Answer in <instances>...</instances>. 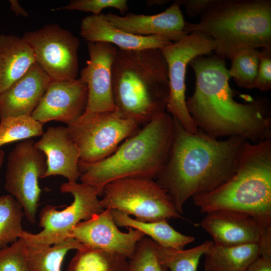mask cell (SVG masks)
Listing matches in <instances>:
<instances>
[{
  "instance_id": "obj_34",
  "label": "cell",
  "mask_w": 271,
  "mask_h": 271,
  "mask_svg": "<svg viewBox=\"0 0 271 271\" xmlns=\"http://www.w3.org/2000/svg\"><path fill=\"white\" fill-rule=\"evenodd\" d=\"M176 1L180 6H184L188 15L194 17L200 16L213 0H176Z\"/></svg>"
},
{
  "instance_id": "obj_26",
  "label": "cell",
  "mask_w": 271,
  "mask_h": 271,
  "mask_svg": "<svg viewBox=\"0 0 271 271\" xmlns=\"http://www.w3.org/2000/svg\"><path fill=\"white\" fill-rule=\"evenodd\" d=\"M207 240L188 249L166 248L158 245V254L161 263L170 271H197L201 257L213 245Z\"/></svg>"
},
{
  "instance_id": "obj_5",
  "label": "cell",
  "mask_w": 271,
  "mask_h": 271,
  "mask_svg": "<svg viewBox=\"0 0 271 271\" xmlns=\"http://www.w3.org/2000/svg\"><path fill=\"white\" fill-rule=\"evenodd\" d=\"M192 199L202 213L233 210L271 224V138L248 141L233 175L214 190Z\"/></svg>"
},
{
  "instance_id": "obj_19",
  "label": "cell",
  "mask_w": 271,
  "mask_h": 271,
  "mask_svg": "<svg viewBox=\"0 0 271 271\" xmlns=\"http://www.w3.org/2000/svg\"><path fill=\"white\" fill-rule=\"evenodd\" d=\"M51 80L35 62L24 75L0 94V119L32 115Z\"/></svg>"
},
{
  "instance_id": "obj_23",
  "label": "cell",
  "mask_w": 271,
  "mask_h": 271,
  "mask_svg": "<svg viewBox=\"0 0 271 271\" xmlns=\"http://www.w3.org/2000/svg\"><path fill=\"white\" fill-rule=\"evenodd\" d=\"M203 256L205 271H245L260 253L258 243L232 246L213 244Z\"/></svg>"
},
{
  "instance_id": "obj_32",
  "label": "cell",
  "mask_w": 271,
  "mask_h": 271,
  "mask_svg": "<svg viewBox=\"0 0 271 271\" xmlns=\"http://www.w3.org/2000/svg\"><path fill=\"white\" fill-rule=\"evenodd\" d=\"M108 8L118 10L121 14L128 10L126 0H72L66 6L53 9V11L76 10L90 12L92 15H99L101 11Z\"/></svg>"
},
{
  "instance_id": "obj_12",
  "label": "cell",
  "mask_w": 271,
  "mask_h": 271,
  "mask_svg": "<svg viewBox=\"0 0 271 271\" xmlns=\"http://www.w3.org/2000/svg\"><path fill=\"white\" fill-rule=\"evenodd\" d=\"M36 62L52 80L75 79L78 73V38L57 24L26 32L22 37Z\"/></svg>"
},
{
  "instance_id": "obj_11",
  "label": "cell",
  "mask_w": 271,
  "mask_h": 271,
  "mask_svg": "<svg viewBox=\"0 0 271 271\" xmlns=\"http://www.w3.org/2000/svg\"><path fill=\"white\" fill-rule=\"evenodd\" d=\"M32 139L17 144L8 157L4 187L20 204L28 221L35 224L42 190L39 185L47 170L46 157Z\"/></svg>"
},
{
  "instance_id": "obj_18",
  "label": "cell",
  "mask_w": 271,
  "mask_h": 271,
  "mask_svg": "<svg viewBox=\"0 0 271 271\" xmlns=\"http://www.w3.org/2000/svg\"><path fill=\"white\" fill-rule=\"evenodd\" d=\"M34 145L46 157L47 170L43 178L58 175L69 182H77L81 174L78 166L80 152L70 139L66 126L48 127Z\"/></svg>"
},
{
  "instance_id": "obj_14",
  "label": "cell",
  "mask_w": 271,
  "mask_h": 271,
  "mask_svg": "<svg viewBox=\"0 0 271 271\" xmlns=\"http://www.w3.org/2000/svg\"><path fill=\"white\" fill-rule=\"evenodd\" d=\"M127 228L126 232L120 231L113 220L111 209L106 208L90 219L78 223L70 238L85 246L116 252L129 259L138 242L145 235L138 229Z\"/></svg>"
},
{
  "instance_id": "obj_30",
  "label": "cell",
  "mask_w": 271,
  "mask_h": 271,
  "mask_svg": "<svg viewBox=\"0 0 271 271\" xmlns=\"http://www.w3.org/2000/svg\"><path fill=\"white\" fill-rule=\"evenodd\" d=\"M158 244L147 236L137 243L129 260V271H170L160 262Z\"/></svg>"
},
{
  "instance_id": "obj_1",
  "label": "cell",
  "mask_w": 271,
  "mask_h": 271,
  "mask_svg": "<svg viewBox=\"0 0 271 271\" xmlns=\"http://www.w3.org/2000/svg\"><path fill=\"white\" fill-rule=\"evenodd\" d=\"M189 65L195 73V86L186 104L200 130L216 139L239 137L253 143L271 138L269 100L235 101L224 59L216 54L200 55Z\"/></svg>"
},
{
  "instance_id": "obj_35",
  "label": "cell",
  "mask_w": 271,
  "mask_h": 271,
  "mask_svg": "<svg viewBox=\"0 0 271 271\" xmlns=\"http://www.w3.org/2000/svg\"><path fill=\"white\" fill-rule=\"evenodd\" d=\"M258 244L260 256L271 257V225L265 228Z\"/></svg>"
},
{
  "instance_id": "obj_37",
  "label": "cell",
  "mask_w": 271,
  "mask_h": 271,
  "mask_svg": "<svg viewBox=\"0 0 271 271\" xmlns=\"http://www.w3.org/2000/svg\"><path fill=\"white\" fill-rule=\"evenodd\" d=\"M10 9L17 16L28 17L29 14L17 0H10Z\"/></svg>"
},
{
  "instance_id": "obj_16",
  "label": "cell",
  "mask_w": 271,
  "mask_h": 271,
  "mask_svg": "<svg viewBox=\"0 0 271 271\" xmlns=\"http://www.w3.org/2000/svg\"><path fill=\"white\" fill-rule=\"evenodd\" d=\"M206 214L200 225L211 236L217 246L258 243L265 228L271 225L239 211L219 209Z\"/></svg>"
},
{
  "instance_id": "obj_22",
  "label": "cell",
  "mask_w": 271,
  "mask_h": 271,
  "mask_svg": "<svg viewBox=\"0 0 271 271\" xmlns=\"http://www.w3.org/2000/svg\"><path fill=\"white\" fill-rule=\"evenodd\" d=\"M113 220L117 226L130 227L142 232L160 246L182 249L194 242V237L184 235L176 230L164 220L154 222H143L133 219L119 211L111 209Z\"/></svg>"
},
{
  "instance_id": "obj_25",
  "label": "cell",
  "mask_w": 271,
  "mask_h": 271,
  "mask_svg": "<svg viewBox=\"0 0 271 271\" xmlns=\"http://www.w3.org/2000/svg\"><path fill=\"white\" fill-rule=\"evenodd\" d=\"M84 246L73 238L50 246L27 245L28 271H61L68 252Z\"/></svg>"
},
{
  "instance_id": "obj_4",
  "label": "cell",
  "mask_w": 271,
  "mask_h": 271,
  "mask_svg": "<svg viewBox=\"0 0 271 271\" xmlns=\"http://www.w3.org/2000/svg\"><path fill=\"white\" fill-rule=\"evenodd\" d=\"M174 118L166 112L126 139L109 156L79 167L81 183L101 196L104 187L127 177L157 178L168 158L173 140Z\"/></svg>"
},
{
  "instance_id": "obj_7",
  "label": "cell",
  "mask_w": 271,
  "mask_h": 271,
  "mask_svg": "<svg viewBox=\"0 0 271 271\" xmlns=\"http://www.w3.org/2000/svg\"><path fill=\"white\" fill-rule=\"evenodd\" d=\"M100 199L104 209L132 215L143 222L184 218L176 209L166 191L153 179L127 177L104 188Z\"/></svg>"
},
{
  "instance_id": "obj_33",
  "label": "cell",
  "mask_w": 271,
  "mask_h": 271,
  "mask_svg": "<svg viewBox=\"0 0 271 271\" xmlns=\"http://www.w3.org/2000/svg\"><path fill=\"white\" fill-rule=\"evenodd\" d=\"M253 88L261 91L271 89V47L259 50V64Z\"/></svg>"
},
{
  "instance_id": "obj_9",
  "label": "cell",
  "mask_w": 271,
  "mask_h": 271,
  "mask_svg": "<svg viewBox=\"0 0 271 271\" xmlns=\"http://www.w3.org/2000/svg\"><path fill=\"white\" fill-rule=\"evenodd\" d=\"M140 125L116 111L85 113L67 125L70 139L79 152V168L111 155L127 138L138 132Z\"/></svg>"
},
{
  "instance_id": "obj_31",
  "label": "cell",
  "mask_w": 271,
  "mask_h": 271,
  "mask_svg": "<svg viewBox=\"0 0 271 271\" xmlns=\"http://www.w3.org/2000/svg\"><path fill=\"white\" fill-rule=\"evenodd\" d=\"M0 271H28L27 247L21 238L0 248Z\"/></svg>"
},
{
  "instance_id": "obj_27",
  "label": "cell",
  "mask_w": 271,
  "mask_h": 271,
  "mask_svg": "<svg viewBox=\"0 0 271 271\" xmlns=\"http://www.w3.org/2000/svg\"><path fill=\"white\" fill-rule=\"evenodd\" d=\"M24 215L22 207L12 196H0V248L20 238Z\"/></svg>"
},
{
  "instance_id": "obj_17",
  "label": "cell",
  "mask_w": 271,
  "mask_h": 271,
  "mask_svg": "<svg viewBox=\"0 0 271 271\" xmlns=\"http://www.w3.org/2000/svg\"><path fill=\"white\" fill-rule=\"evenodd\" d=\"M103 16L113 26L136 35L162 36L175 42L189 34L185 30L186 21L180 5L176 1L164 12L157 14L128 13L121 16L108 13Z\"/></svg>"
},
{
  "instance_id": "obj_36",
  "label": "cell",
  "mask_w": 271,
  "mask_h": 271,
  "mask_svg": "<svg viewBox=\"0 0 271 271\" xmlns=\"http://www.w3.org/2000/svg\"><path fill=\"white\" fill-rule=\"evenodd\" d=\"M245 271H271V257L260 256Z\"/></svg>"
},
{
  "instance_id": "obj_28",
  "label": "cell",
  "mask_w": 271,
  "mask_h": 271,
  "mask_svg": "<svg viewBox=\"0 0 271 271\" xmlns=\"http://www.w3.org/2000/svg\"><path fill=\"white\" fill-rule=\"evenodd\" d=\"M43 124L27 115L11 116L0 119V147L14 142L41 137Z\"/></svg>"
},
{
  "instance_id": "obj_13",
  "label": "cell",
  "mask_w": 271,
  "mask_h": 271,
  "mask_svg": "<svg viewBox=\"0 0 271 271\" xmlns=\"http://www.w3.org/2000/svg\"><path fill=\"white\" fill-rule=\"evenodd\" d=\"M87 48L89 58L81 71L80 77L88 90L84 112L115 111L112 91V65L117 48L102 42H88Z\"/></svg>"
},
{
  "instance_id": "obj_6",
  "label": "cell",
  "mask_w": 271,
  "mask_h": 271,
  "mask_svg": "<svg viewBox=\"0 0 271 271\" xmlns=\"http://www.w3.org/2000/svg\"><path fill=\"white\" fill-rule=\"evenodd\" d=\"M185 30L210 37L224 59L243 48L271 47V1L213 0L198 23L186 21Z\"/></svg>"
},
{
  "instance_id": "obj_3",
  "label": "cell",
  "mask_w": 271,
  "mask_h": 271,
  "mask_svg": "<svg viewBox=\"0 0 271 271\" xmlns=\"http://www.w3.org/2000/svg\"><path fill=\"white\" fill-rule=\"evenodd\" d=\"M169 91L168 66L160 49L117 48L112 91L120 116L145 125L165 112Z\"/></svg>"
},
{
  "instance_id": "obj_24",
  "label": "cell",
  "mask_w": 271,
  "mask_h": 271,
  "mask_svg": "<svg viewBox=\"0 0 271 271\" xmlns=\"http://www.w3.org/2000/svg\"><path fill=\"white\" fill-rule=\"evenodd\" d=\"M66 271H129V260L119 253L84 245L76 250Z\"/></svg>"
},
{
  "instance_id": "obj_39",
  "label": "cell",
  "mask_w": 271,
  "mask_h": 271,
  "mask_svg": "<svg viewBox=\"0 0 271 271\" xmlns=\"http://www.w3.org/2000/svg\"><path fill=\"white\" fill-rule=\"evenodd\" d=\"M4 156L5 154L3 150L0 149V170L2 167L4 162Z\"/></svg>"
},
{
  "instance_id": "obj_29",
  "label": "cell",
  "mask_w": 271,
  "mask_h": 271,
  "mask_svg": "<svg viewBox=\"0 0 271 271\" xmlns=\"http://www.w3.org/2000/svg\"><path fill=\"white\" fill-rule=\"evenodd\" d=\"M259 50L246 48L235 52L230 58L228 73L236 84L246 89H252L259 64Z\"/></svg>"
},
{
  "instance_id": "obj_20",
  "label": "cell",
  "mask_w": 271,
  "mask_h": 271,
  "mask_svg": "<svg viewBox=\"0 0 271 271\" xmlns=\"http://www.w3.org/2000/svg\"><path fill=\"white\" fill-rule=\"evenodd\" d=\"M80 35L87 42L108 43L125 50H161L172 43L162 36H142L126 32L111 25L103 14L92 15L83 18Z\"/></svg>"
},
{
  "instance_id": "obj_38",
  "label": "cell",
  "mask_w": 271,
  "mask_h": 271,
  "mask_svg": "<svg viewBox=\"0 0 271 271\" xmlns=\"http://www.w3.org/2000/svg\"><path fill=\"white\" fill-rule=\"evenodd\" d=\"M168 1L166 0H154V1H149L147 3L149 6H152L154 5H163L168 3Z\"/></svg>"
},
{
  "instance_id": "obj_8",
  "label": "cell",
  "mask_w": 271,
  "mask_h": 271,
  "mask_svg": "<svg viewBox=\"0 0 271 271\" xmlns=\"http://www.w3.org/2000/svg\"><path fill=\"white\" fill-rule=\"evenodd\" d=\"M60 191L73 197L72 203L65 209L58 210L47 205L39 214L40 232L32 233L23 230L20 238L28 246H50L70 238L73 228L81 221L90 219L104 209L97 191L92 186L77 182L61 184Z\"/></svg>"
},
{
  "instance_id": "obj_21",
  "label": "cell",
  "mask_w": 271,
  "mask_h": 271,
  "mask_svg": "<svg viewBox=\"0 0 271 271\" xmlns=\"http://www.w3.org/2000/svg\"><path fill=\"white\" fill-rule=\"evenodd\" d=\"M35 62L31 48L22 37L0 34V94Z\"/></svg>"
},
{
  "instance_id": "obj_2",
  "label": "cell",
  "mask_w": 271,
  "mask_h": 271,
  "mask_svg": "<svg viewBox=\"0 0 271 271\" xmlns=\"http://www.w3.org/2000/svg\"><path fill=\"white\" fill-rule=\"evenodd\" d=\"M173 118L170 150L156 182L182 214L188 199L214 190L233 175L248 141L239 137L219 140L200 129L192 134Z\"/></svg>"
},
{
  "instance_id": "obj_15",
  "label": "cell",
  "mask_w": 271,
  "mask_h": 271,
  "mask_svg": "<svg viewBox=\"0 0 271 271\" xmlns=\"http://www.w3.org/2000/svg\"><path fill=\"white\" fill-rule=\"evenodd\" d=\"M87 98V85L80 78L52 80L31 116L43 124L54 120L68 125L84 112Z\"/></svg>"
},
{
  "instance_id": "obj_10",
  "label": "cell",
  "mask_w": 271,
  "mask_h": 271,
  "mask_svg": "<svg viewBox=\"0 0 271 271\" xmlns=\"http://www.w3.org/2000/svg\"><path fill=\"white\" fill-rule=\"evenodd\" d=\"M216 44L210 37L199 32L189 33L182 39L161 49L167 62L169 95L166 110L189 132L199 131L186 104V74L187 66L195 57L210 54Z\"/></svg>"
}]
</instances>
